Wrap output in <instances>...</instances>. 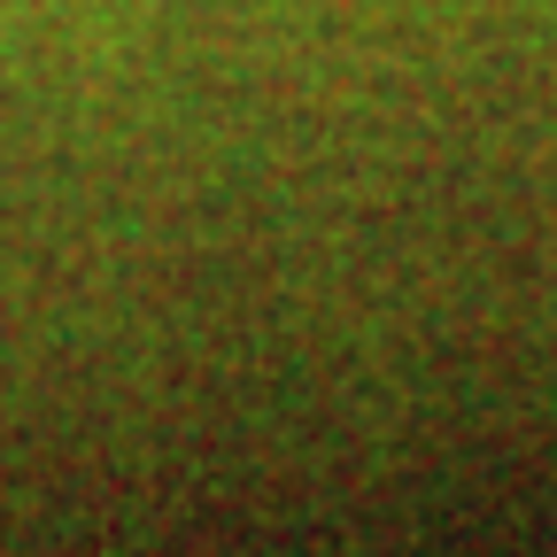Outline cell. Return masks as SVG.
<instances>
[]
</instances>
